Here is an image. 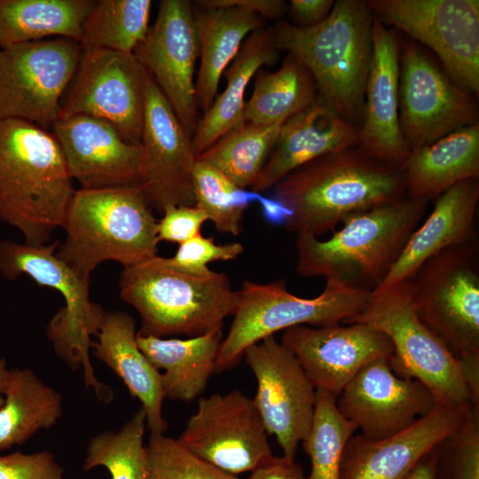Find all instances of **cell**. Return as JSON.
<instances>
[{
  "mask_svg": "<svg viewBox=\"0 0 479 479\" xmlns=\"http://www.w3.org/2000/svg\"><path fill=\"white\" fill-rule=\"evenodd\" d=\"M406 193L404 171L357 145L335 151L294 169L274 185L287 211L290 232L318 238L339 224Z\"/></svg>",
  "mask_w": 479,
  "mask_h": 479,
  "instance_id": "cell-1",
  "label": "cell"
},
{
  "mask_svg": "<svg viewBox=\"0 0 479 479\" xmlns=\"http://www.w3.org/2000/svg\"><path fill=\"white\" fill-rule=\"evenodd\" d=\"M75 192L54 135L0 117V220L17 229L24 243L48 244L63 226Z\"/></svg>",
  "mask_w": 479,
  "mask_h": 479,
  "instance_id": "cell-2",
  "label": "cell"
},
{
  "mask_svg": "<svg viewBox=\"0 0 479 479\" xmlns=\"http://www.w3.org/2000/svg\"><path fill=\"white\" fill-rule=\"evenodd\" d=\"M373 20L366 1L338 0L316 26L279 21L272 27L278 49L304 65L322 101L358 127L372 59Z\"/></svg>",
  "mask_w": 479,
  "mask_h": 479,
  "instance_id": "cell-3",
  "label": "cell"
},
{
  "mask_svg": "<svg viewBox=\"0 0 479 479\" xmlns=\"http://www.w3.org/2000/svg\"><path fill=\"white\" fill-rule=\"evenodd\" d=\"M428 201L406 194L349 218L326 240L297 234V273L373 291L425 216Z\"/></svg>",
  "mask_w": 479,
  "mask_h": 479,
  "instance_id": "cell-4",
  "label": "cell"
},
{
  "mask_svg": "<svg viewBox=\"0 0 479 479\" xmlns=\"http://www.w3.org/2000/svg\"><path fill=\"white\" fill-rule=\"evenodd\" d=\"M157 220L139 185L75 192L56 255L90 279L101 263L130 267L157 255Z\"/></svg>",
  "mask_w": 479,
  "mask_h": 479,
  "instance_id": "cell-5",
  "label": "cell"
},
{
  "mask_svg": "<svg viewBox=\"0 0 479 479\" xmlns=\"http://www.w3.org/2000/svg\"><path fill=\"white\" fill-rule=\"evenodd\" d=\"M119 287L122 300L140 317L137 332L159 338L193 337L222 328L239 297L226 273L185 272L159 255L123 268Z\"/></svg>",
  "mask_w": 479,
  "mask_h": 479,
  "instance_id": "cell-6",
  "label": "cell"
},
{
  "mask_svg": "<svg viewBox=\"0 0 479 479\" xmlns=\"http://www.w3.org/2000/svg\"><path fill=\"white\" fill-rule=\"evenodd\" d=\"M58 245L0 240V274L9 280L27 275L61 294L65 306L49 321L46 336L69 368H82L85 387L91 388L99 401L109 403L113 392L97 379L89 356L91 338L97 335L105 311L90 298V279L79 275L56 255Z\"/></svg>",
  "mask_w": 479,
  "mask_h": 479,
  "instance_id": "cell-7",
  "label": "cell"
},
{
  "mask_svg": "<svg viewBox=\"0 0 479 479\" xmlns=\"http://www.w3.org/2000/svg\"><path fill=\"white\" fill-rule=\"evenodd\" d=\"M371 291L326 279L320 294L302 298L287 291L284 280L261 284L245 280L229 331L223 339L216 372L234 367L247 348L295 326H325L342 323L358 313Z\"/></svg>",
  "mask_w": 479,
  "mask_h": 479,
  "instance_id": "cell-8",
  "label": "cell"
},
{
  "mask_svg": "<svg viewBox=\"0 0 479 479\" xmlns=\"http://www.w3.org/2000/svg\"><path fill=\"white\" fill-rule=\"evenodd\" d=\"M350 323L384 334L394 349L391 369L425 384L438 404H472L459 360L419 318L407 280L372 291L364 308L342 322Z\"/></svg>",
  "mask_w": 479,
  "mask_h": 479,
  "instance_id": "cell-9",
  "label": "cell"
},
{
  "mask_svg": "<svg viewBox=\"0 0 479 479\" xmlns=\"http://www.w3.org/2000/svg\"><path fill=\"white\" fill-rule=\"evenodd\" d=\"M478 240L446 248L407 279L421 322L459 363L479 360Z\"/></svg>",
  "mask_w": 479,
  "mask_h": 479,
  "instance_id": "cell-10",
  "label": "cell"
},
{
  "mask_svg": "<svg viewBox=\"0 0 479 479\" xmlns=\"http://www.w3.org/2000/svg\"><path fill=\"white\" fill-rule=\"evenodd\" d=\"M373 15L428 46L459 87L479 92L478 0H369Z\"/></svg>",
  "mask_w": 479,
  "mask_h": 479,
  "instance_id": "cell-11",
  "label": "cell"
},
{
  "mask_svg": "<svg viewBox=\"0 0 479 479\" xmlns=\"http://www.w3.org/2000/svg\"><path fill=\"white\" fill-rule=\"evenodd\" d=\"M82 52L78 41L62 37L0 49V117L52 128Z\"/></svg>",
  "mask_w": 479,
  "mask_h": 479,
  "instance_id": "cell-12",
  "label": "cell"
},
{
  "mask_svg": "<svg viewBox=\"0 0 479 479\" xmlns=\"http://www.w3.org/2000/svg\"><path fill=\"white\" fill-rule=\"evenodd\" d=\"M399 122L410 151L478 123L475 95L456 84L416 43L402 44Z\"/></svg>",
  "mask_w": 479,
  "mask_h": 479,
  "instance_id": "cell-13",
  "label": "cell"
},
{
  "mask_svg": "<svg viewBox=\"0 0 479 479\" xmlns=\"http://www.w3.org/2000/svg\"><path fill=\"white\" fill-rule=\"evenodd\" d=\"M75 75L59 118L83 114L102 119L125 141L140 145L148 72L134 54L82 49Z\"/></svg>",
  "mask_w": 479,
  "mask_h": 479,
  "instance_id": "cell-14",
  "label": "cell"
},
{
  "mask_svg": "<svg viewBox=\"0 0 479 479\" xmlns=\"http://www.w3.org/2000/svg\"><path fill=\"white\" fill-rule=\"evenodd\" d=\"M268 436L253 399L232 390L200 397L177 440L200 459L236 475L272 459Z\"/></svg>",
  "mask_w": 479,
  "mask_h": 479,
  "instance_id": "cell-15",
  "label": "cell"
},
{
  "mask_svg": "<svg viewBox=\"0 0 479 479\" xmlns=\"http://www.w3.org/2000/svg\"><path fill=\"white\" fill-rule=\"evenodd\" d=\"M243 357L256 379L253 401L268 435L276 437L283 457L294 459L312 425L315 387L296 357L274 335L247 348Z\"/></svg>",
  "mask_w": 479,
  "mask_h": 479,
  "instance_id": "cell-16",
  "label": "cell"
},
{
  "mask_svg": "<svg viewBox=\"0 0 479 479\" xmlns=\"http://www.w3.org/2000/svg\"><path fill=\"white\" fill-rule=\"evenodd\" d=\"M199 51L193 10L186 0L161 1L154 24L133 51L191 137L198 125L193 76Z\"/></svg>",
  "mask_w": 479,
  "mask_h": 479,
  "instance_id": "cell-17",
  "label": "cell"
},
{
  "mask_svg": "<svg viewBox=\"0 0 479 479\" xmlns=\"http://www.w3.org/2000/svg\"><path fill=\"white\" fill-rule=\"evenodd\" d=\"M140 144L139 186L152 209L162 214L168 206L195 205L192 137L149 73Z\"/></svg>",
  "mask_w": 479,
  "mask_h": 479,
  "instance_id": "cell-18",
  "label": "cell"
},
{
  "mask_svg": "<svg viewBox=\"0 0 479 479\" xmlns=\"http://www.w3.org/2000/svg\"><path fill=\"white\" fill-rule=\"evenodd\" d=\"M389 360L379 358L365 365L336 400L339 412L373 440L403 431L438 404L425 384L397 375Z\"/></svg>",
  "mask_w": 479,
  "mask_h": 479,
  "instance_id": "cell-19",
  "label": "cell"
},
{
  "mask_svg": "<svg viewBox=\"0 0 479 479\" xmlns=\"http://www.w3.org/2000/svg\"><path fill=\"white\" fill-rule=\"evenodd\" d=\"M281 343L296 357L316 389L336 397L369 363L391 358L394 349L381 332L362 323L295 326Z\"/></svg>",
  "mask_w": 479,
  "mask_h": 479,
  "instance_id": "cell-20",
  "label": "cell"
},
{
  "mask_svg": "<svg viewBox=\"0 0 479 479\" xmlns=\"http://www.w3.org/2000/svg\"><path fill=\"white\" fill-rule=\"evenodd\" d=\"M472 405L438 404L407 428L383 439L353 435L343 451L340 479H407L423 457L466 421Z\"/></svg>",
  "mask_w": 479,
  "mask_h": 479,
  "instance_id": "cell-21",
  "label": "cell"
},
{
  "mask_svg": "<svg viewBox=\"0 0 479 479\" xmlns=\"http://www.w3.org/2000/svg\"><path fill=\"white\" fill-rule=\"evenodd\" d=\"M68 171L83 189L139 185L142 145L125 141L106 121L75 114L52 126Z\"/></svg>",
  "mask_w": 479,
  "mask_h": 479,
  "instance_id": "cell-22",
  "label": "cell"
},
{
  "mask_svg": "<svg viewBox=\"0 0 479 479\" xmlns=\"http://www.w3.org/2000/svg\"><path fill=\"white\" fill-rule=\"evenodd\" d=\"M372 59L357 146L370 157L400 169L411 153L399 122V55L396 32L373 16Z\"/></svg>",
  "mask_w": 479,
  "mask_h": 479,
  "instance_id": "cell-23",
  "label": "cell"
},
{
  "mask_svg": "<svg viewBox=\"0 0 479 479\" xmlns=\"http://www.w3.org/2000/svg\"><path fill=\"white\" fill-rule=\"evenodd\" d=\"M357 144L358 126L318 97L314 105L283 123L272 153L251 190L263 192L309 161Z\"/></svg>",
  "mask_w": 479,
  "mask_h": 479,
  "instance_id": "cell-24",
  "label": "cell"
},
{
  "mask_svg": "<svg viewBox=\"0 0 479 479\" xmlns=\"http://www.w3.org/2000/svg\"><path fill=\"white\" fill-rule=\"evenodd\" d=\"M478 200V179L459 182L437 196L431 213L412 232L397 260L374 290L405 281L437 253L477 240Z\"/></svg>",
  "mask_w": 479,
  "mask_h": 479,
  "instance_id": "cell-25",
  "label": "cell"
},
{
  "mask_svg": "<svg viewBox=\"0 0 479 479\" xmlns=\"http://www.w3.org/2000/svg\"><path fill=\"white\" fill-rule=\"evenodd\" d=\"M136 322L128 313L105 312L91 349L95 357L109 367L141 403L146 428L164 434L168 424L162 413L165 399L161 373L145 357L137 342Z\"/></svg>",
  "mask_w": 479,
  "mask_h": 479,
  "instance_id": "cell-26",
  "label": "cell"
},
{
  "mask_svg": "<svg viewBox=\"0 0 479 479\" xmlns=\"http://www.w3.org/2000/svg\"><path fill=\"white\" fill-rule=\"evenodd\" d=\"M222 328L187 339H164L137 333V342L149 362L162 370L164 397L190 402L200 397L216 372Z\"/></svg>",
  "mask_w": 479,
  "mask_h": 479,
  "instance_id": "cell-27",
  "label": "cell"
},
{
  "mask_svg": "<svg viewBox=\"0 0 479 479\" xmlns=\"http://www.w3.org/2000/svg\"><path fill=\"white\" fill-rule=\"evenodd\" d=\"M273 28L257 29L242 43L232 65L225 70L224 90L216 97L211 107L198 122L192 137L195 157L244 122L245 91L263 65H272L278 58Z\"/></svg>",
  "mask_w": 479,
  "mask_h": 479,
  "instance_id": "cell-28",
  "label": "cell"
},
{
  "mask_svg": "<svg viewBox=\"0 0 479 479\" xmlns=\"http://www.w3.org/2000/svg\"><path fill=\"white\" fill-rule=\"evenodd\" d=\"M408 196L430 200L479 177V123L411 151L403 168Z\"/></svg>",
  "mask_w": 479,
  "mask_h": 479,
  "instance_id": "cell-29",
  "label": "cell"
},
{
  "mask_svg": "<svg viewBox=\"0 0 479 479\" xmlns=\"http://www.w3.org/2000/svg\"><path fill=\"white\" fill-rule=\"evenodd\" d=\"M193 15L200 57L195 93L205 114L216 97L221 75L238 54L244 38L263 28L264 21L257 13L241 7H200Z\"/></svg>",
  "mask_w": 479,
  "mask_h": 479,
  "instance_id": "cell-30",
  "label": "cell"
},
{
  "mask_svg": "<svg viewBox=\"0 0 479 479\" xmlns=\"http://www.w3.org/2000/svg\"><path fill=\"white\" fill-rule=\"evenodd\" d=\"M0 408V451L21 445L62 416L61 395L28 367L8 368Z\"/></svg>",
  "mask_w": 479,
  "mask_h": 479,
  "instance_id": "cell-31",
  "label": "cell"
},
{
  "mask_svg": "<svg viewBox=\"0 0 479 479\" xmlns=\"http://www.w3.org/2000/svg\"><path fill=\"white\" fill-rule=\"evenodd\" d=\"M91 0H0V49L57 36L78 41Z\"/></svg>",
  "mask_w": 479,
  "mask_h": 479,
  "instance_id": "cell-32",
  "label": "cell"
},
{
  "mask_svg": "<svg viewBox=\"0 0 479 479\" xmlns=\"http://www.w3.org/2000/svg\"><path fill=\"white\" fill-rule=\"evenodd\" d=\"M318 98L317 85L304 65L288 53L275 72L258 70L244 122L261 125L284 123Z\"/></svg>",
  "mask_w": 479,
  "mask_h": 479,
  "instance_id": "cell-33",
  "label": "cell"
},
{
  "mask_svg": "<svg viewBox=\"0 0 479 479\" xmlns=\"http://www.w3.org/2000/svg\"><path fill=\"white\" fill-rule=\"evenodd\" d=\"M282 125L243 122L196 159L212 165L238 187H252L278 141Z\"/></svg>",
  "mask_w": 479,
  "mask_h": 479,
  "instance_id": "cell-34",
  "label": "cell"
},
{
  "mask_svg": "<svg viewBox=\"0 0 479 479\" xmlns=\"http://www.w3.org/2000/svg\"><path fill=\"white\" fill-rule=\"evenodd\" d=\"M151 6L150 0L95 1L82 26V49L133 53L149 29Z\"/></svg>",
  "mask_w": 479,
  "mask_h": 479,
  "instance_id": "cell-35",
  "label": "cell"
},
{
  "mask_svg": "<svg viewBox=\"0 0 479 479\" xmlns=\"http://www.w3.org/2000/svg\"><path fill=\"white\" fill-rule=\"evenodd\" d=\"M145 428V412L140 407L118 431L106 430L92 436L86 448L83 469L103 467L111 479H149Z\"/></svg>",
  "mask_w": 479,
  "mask_h": 479,
  "instance_id": "cell-36",
  "label": "cell"
},
{
  "mask_svg": "<svg viewBox=\"0 0 479 479\" xmlns=\"http://www.w3.org/2000/svg\"><path fill=\"white\" fill-rule=\"evenodd\" d=\"M337 397L316 389L312 425L302 443L310 459V473L306 479H340L345 445L357 428L338 410Z\"/></svg>",
  "mask_w": 479,
  "mask_h": 479,
  "instance_id": "cell-37",
  "label": "cell"
},
{
  "mask_svg": "<svg viewBox=\"0 0 479 479\" xmlns=\"http://www.w3.org/2000/svg\"><path fill=\"white\" fill-rule=\"evenodd\" d=\"M192 185L195 205L206 213L216 231L239 235L244 212L259 193L238 187L218 169L199 159L193 167Z\"/></svg>",
  "mask_w": 479,
  "mask_h": 479,
  "instance_id": "cell-38",
  "label": "cell"
},
{
  "mask_svg": "<svg viewBox=\"0 0 479 479\" xmlns=\"http://www.w3.org/2000/svg\"><path fill=\"white\" fill-rule=\"evenodd\" d=\"M145 449L149 479H240L200 459L164 434L150 433Z\"/></svg>",
  "mask_w": 479,
  "mask_h": 479,
  "instance_id": "cell-39",
  "label": "cell"
},
{
  "mask_svg": "<svg viewBox=\"0 0 479 479\" xmlns=\"http://www.w3.org/2000/svg\"><path fill=\"white\" fill-rule=\"evenodd\" d=\"M436 479H479V405L436 447Z\"/></svg>",
  "mask_w": 479,
  "mask_h": 479,
  "instance_id": "cell-40",
  "label": "cell"
},
{
  "mask_svg": "<svg viewBox=\"0 0 479 479\" xmlns=\"http://www.w3.org/2000/svg\"><path fill=\"white\" fill-rule=\"evenodd\" d=\"M244 251L240 242L216 244L212 238L201 233L179 245L175 255L167 258L168 263L185 272L205 275L212 270L208 264L216 261H232Z\"/></svg>",
  "mask_w": 479,
  "mask_h": 479,
  "instance_id": "cell-41",
  "label": "cell"
},
{
  "mask_svg": "<svg viewBox=\"0 0 479 479\" xmlns=\"http://www.w3.org/2000/svg\"><path fill=\"white\" fill-rule=\"evenodd\" d=\"M0 479H65V476L52 452H15L0 455Z\"/></svg>",
  "mask_w": 479,
  "mask_h": 479,
  "instance_id": "cell-42",
  "label": "cell"
},
{
  "mask_svg": "<svg viewBox=\"0 0 479 479\" xmlns=\"http://www.w3.org/2000/svg\"><path fill=\"white\" fill-rule=\"evenodd\" d=\"M207 220L206 213L196 205L168 206L157 223L158 240L180 245L200 234Z\"/></svg>",
  "mask_w": 479,
  "mask_h": 479,
  "instance_id": "cell-43",
  "label": "cell"
},
{
  "mask_svg": "<svg viewBox=\"0 0 479 479\" xmlns=\"http://www.w3.org/2000/svg\"><path fill=\"white\" fill-rule=\"evenodd\" d=\"M196 4L202 8L241 7L263 19H279L288 10V5L282 0H202Z\"/></svg>",
  "mask_w": 479,
  "mask_h": 479,
  "instance_id": "cell-44",
  "label": "cell"
},
{
  "mask_svg": "<svg viewBox=\"0 0 479 479\" xmlns=\"http://www.w3.org/2000/svg\"><path fill=\"white\" fill-rule=\"evenodd\" d=\"M333 0H291L290 14L299 27H313L322 22L330 13Z\"/></svg>",
  "mask_w": 479,
  "mask_h": 479,
  "instance_id": "cell-45",
  "label": "cell"
},
{
  "mask_svg": "<svg viewBox=\"0 0 479 479\" xmlns=\"http://www.w3.org/2000/svg\"><path fill=\"white\" fill-rule=\"evenodd\" d=\"M248 479H306V477L294 459L273 456L267 463L252 471Z\"/></svg>",
  "mask_w": 479,
  "mask_h": 479,
  "instance_id": "cell-46",
  "label": "cell"
},
{
  "mask_svg": "<svg viewBox=\"0 0 479 479\" xmlns=\"http://www.w3.org/2000/svg\"><path fill=\"white\" fill-rule=\"evenodd\" d=\"M257 200L262 206L263 214L269 222L285 224L287 211V209L274 198H263L260 195Z\"/></svg>",
  "mask_w": 479,
  "mask_h": 479,
  "instance_id": "cell-47",
  "label": "cell"
},
{
  "mask_svg": "<svg viewBox=\"0 0 479 479\" xmlns=\"http://www.w3.org/2000/svg\"><path fill=\"white\" fill-rule=\"evenodd\" d=\"M436 447L422 458L407 479H436Z\"/></svg>",
  "mask_w": 479,
  "mask_h": 479,
  "instance_id": "cell-48",
  "label": "cell"
},
{
  "mask_svg": "<svg viewBox=\"0 0 479 479\" xmlns=\"http://www.w3.org/2000/svg\"><path fill=\"white\" fill-rule=\"evenodd\" d=\"M7 369L8 367L6 360L4 358H0V408L3 405L4 400L3 395V386Z\"/></svg>",
  "mask_w": 479,
  "mask_h": 479,
  "instance_id": "cell-49",
  "label": "cell"
}]
</instances>
